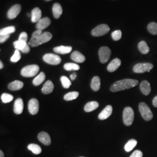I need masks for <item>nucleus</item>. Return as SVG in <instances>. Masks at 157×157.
I'll list each match as a JSON object with an SVG mask.
<instances>
[{
    "label": "nucleus",
    "instance_id": "1",
    "mask_svg": "<svg viewBox=\"0 0 157 157\" xmlns=\"http://www.w3.org/2000/svg\"><path fill=\"white\" fill-rule=\"evenodd\" d=\"M139 83L138 80L132 78H124L117 81L110 87L112 92H117L122 90H127L134 87Z\"/></svg>",
    "mask_w": 157,
    "mask_h": 157
},
{
    "label": "nucleus",
    "instance_id": "2",
    "mask_svg": "<svg viewBox=\"0 0 157 157\" xmlns=\"http://www.w3.org/2000/svg\"><path fill=\"white\" fill-rule=\"evenodd\" d=\"M52 34L48 32H45L37 37H32L30 41L29 42V45L32 46V47H38L44 43L48 42L52 39Z\"/></svg>",
    "mask_w": 157,
    "mask_h": 157
},
{
    "label": "nucleus",
    "instance_id": "3",
    "mask_svg": "<svg viewBox=\"0 0 157 157\" xmlns=\"http://www.w3.org/2000/svg\"><path fill=\"white\" fill-rule=\"evenodd\" d=\"M39 70V67L37 65H30L23 67L21 74L23 77L31 78L36 75Z\"/></svg>",
    "mask_w": 157,
    "mask_h": 157
},
{
    "label": "nucleus",
    "instance_id": "4",
    "mask_svg": "<svg viewBox=\"0 0 157 157\" xmlns=\"http://www.w3.org/2000/svg\"><path fill=\"white\" fill-rule=\"evenodd\" d=\"M139 111L141 117L146 121H150L153 118V113L150 107L145 102H140L139 105Z\"/></svg>",
    "mask_w": 157,
    "mask_h": 157
},
{
    "label": "nucleus",
    "instance_id": "5",
    "mask_svg": "<svg viewBox=\"0 0 157 157\" xmlns=\"http://www.w3.org/2000/svg\"><path fill=\"white\" fill-rule=\"evenodd\" d=\"M135 113L133 109L130 107H126L123 112V121L126 126H129L133 124Z\"/></svg>",
    "mask_w": 157,
    "mask_h": 157
},
{
    "label": "nucleus",
    "instance_id": "6",
    "mask_svg": "<svg viewBox=\"0 0 157 157\" xmlns=\"http://www.w3.org/2000/svg\"><path fill=\"white\" fill-rule=\"evenodd\" d=\"M154 67L151 63H139L136 64L133 68V72L136 73H143L146 72H150Z\"/></svg>",
    "mask_w": 157,
    "mask_h": 157
},
{
    "label": "nucleus",
    "instance_id": "7",
    "mask_svg": "<svg viewBox=\"0 0 157 157\" xmlns=\"http://www.w3.org/2000/svg\"><path fill=\"white\" fill-rule=\"evenodd\" d=\"M109 30L110 28L108 25L106 24H101L93 29L91 34L94 37H100L108 33Z\"/></svg>",
    "mask_w": 157,
    "mask_h": 157
},
{
    "label": "nucleus",
    "instance_id": "8",
    "mask_svg": "<svg viewBox=\"0 0 157 157\" xmlns=\"http://www.w3.org/2000/svg\"><path fill=\"white\" fill-rule=\"evenodd\" d=\"M111 54V51L108 47H102L98 51L100 61L102 63H105L108 61Z\"/></svg>",
    "mask_w": 157,
    "mask_h": 157
},
{
    "label": "nucleus",
    "instance_id": "9",
    "mask_svg": "<svg viewBox=\"0 0 157 157\" xmlns=\"http://www.w3.org/2000/svg\"><path fill=\"white\" fill-rule=\"evenodd\" d=\"M43 59L44 62L52 65H57L61 62L60 56L51 53L45 54L43 57Z\"/></svg>",
    "mask_w": 157,
    "mask_h": 157
},
{
    "label": "nucleus",
    "instance_id": "10",
    "mask_svg": "<svg viewBox=\"0 0 157 157\" xmlns=\"http://www.w3.org/2000/svg\"><path fill=\"white\" fill-rule=\"evenodd\" d=\"M28 109L29 113L33 115H36L39 110V102L36 98H32L29 101Z\"/></svg>",
    "mask_w": 157,
    "mask_h": 157
},
{
    "label": "nucleus",
    "instance_id": "11",
    "mask_svg": "<svg viewBox=\"0 0 157 157\" xmlns=\"http://www.w3.org/2000/svg\"><path fill=\"white\" fill-rule=\"evenodd\" d=\"M21 11V6L20 4H15L12 6L7 12V17L10 19H13Z\"/></svg>",
    "mask_w": 157,
    "mask_h": 157
},
{
    "label": "nucleus",
    "instance_id": "12",
    "mask_svg": "<svg viewBox=\"0 0 157 157\" xmlns=\"http://www.w3.org/2000/svg\"><path fill=\"white\" fill-rule=\"evenodd\" d=\"M51 24V20L50 18L45 17L41 18L38 22L36 23V28L37 30H44L48 27Z\"/></svg>",
    "mask_w": 157,
    "mask_h": 157
},
{
    "label": "nucleus",
    "instance_id": "13",
    "mask_svg": "<svg viewBox=\"0 0 157 157\" xmlns=\"http://www.w3.org/2000/svg\"><path fill=\"white\" fill-rule=\"evenodd\" d=\"M39 140L45 146H50L51 143L50 136L45 132H41L38 135Z\"/></svg>",
    "mask_w": 157,
    "mask_h": 157
},
{
    "label": "nucleus",
    "instance_id": "14",
    "mask_svg": "<svg viewBox=\"0 0 157 157\" xmlns=\"http://www.w3.org/2000/svg\"><path fill=\"white\" fill-rule=\"evenodd\" d=\"M121 65V61L119 58H115L109 63L107 67V70L109 72H113L117 71Z\"/></svg>",
    "mask_w": 157,
    "mask_h": 157
},
{
    "label": "nucleus",
    "instance_id": "15",
    "mask_svg": "<svg viewBox=\"0 0 157 157\" xmlns=\"http://www.w3.org/2000/svg\"><path fill=\"white\" fill-rule=\"evenodd\" d=\"M112 113V106L110 105H107L98 115V119L100 120L107 119V118H109L111 115Z\"/></svg>",
    "mask_w": 157,
    "mask_h": 157
},
{
    "label": "nucleus",
    "instance_id": "16",
    "mask_svg": "<svg viewBox=\"0 0 157 157\" xmlns=\"http://www.w3.org/2000/svg\"><path fill=\"white\" fill-rule=\"evenodd\" d=\"M41 11L39 8H34L31 12V21L33 23H37L41 19Z\"/></svg>",
    "mask_w": 157,
    "mask_h": 157
},
{
    "label": "nucleus",
    "instance_id": "17",
    "mask_svg": "<svg viewBox=\"0 0 157 157\" xmlns=\"http://www.w3.org/2000/svg\"><path fill=\"white\" fill-rule=\"evenodd\" d=\"M23 107H24V105H23L22 99L20 98L17 99L15 101L14 105H13V111L15 112V113H16L17 115L21 114L23 110Z\"/></svg>",
    "mask_w": 157,
    "mask_h": 157
},
{
    "label": "nucleus",
    "instance_id": "18",
    "mask_svg": "<svg viewBox=\"0 0 157 157\" xmlns=\"http://www.w3.org/2000/svg\"><path fill=\"white\" fill-rule=\"evenodd\" d=\"M72 50V47L71 46L61 45L54 48V51L59 54H67Z\"/></svg>",
    "mask_w": 157,
    "mask_h": 157
},
{
    "label": "nucleus",
    "instance_id": "19",
    "mask_svg": "<svg viewBox=\"0 0 157 157\" xmlns=\"http://www.w3.org/2000/svg\"><path fill=\"white\" fill-rule=\"evenodd\" d=\"M140 89L142 93L145 95H149L151 92V86L147 80H143L141 82Z\"/></svg>",
    "mask_w": 157,
    "mask_h": 157
},
{
    "label": "nucleus",
    "instance_id": "20",
    "mask_svg": "<svg viewBox=\"0 0 157 157\" xmlns=\"http://www.w3.org/2000/svg\"><path fill=\"white\" fill-rule=\"evenodd\" d=\"M71 59L77 63H83L85 61V56L78 51H75L71 54Z\"/></svg>",
    "mask_w": 157,
    "mask_h": 157
},
{
    "label": "nucleus",
    "instance_id": "21",
    "mask_svg": "<svg viewBox=\"0 0 157 157\" xmlns=\"http://www.w3.org/2000/svg\"><path fill=\"white\" fill-rule=\"evenodd\" d=\"M54 86L52 82L50 80H47L43 86L41 91L44 94H48L52 92L54 90Z\"/></svg>",
    "mask_w": 157,
    "mask_h": 157
},
{
    "label": "nucleus",
    "instance_id": "22",
    "mask_svg": "<svg viewBox=\"0 0 157 157\" xmlns=\"http://www.w3.org/2000/svg\"><path fill=\"white\" fill-rule=\"evenodd\" d=\"M23 87V83L19 80H15L12 82L8 86V89L12 91H16L22 89Z\"/></svg>",
    "mask_w": 157,
    "mask_h": 157
},
{
    "label": "nucleus",
    "instance_id": "23",
    "mask_svg": "<svg viewBox=\"0 0 157 157\" xmlns=\"http://www.w3.org/2000/svg\"><path fill=\"white\" fill-rule=\"evenodd\" d=\"M53 15L56 19H59L62 13V8L59 3H55L52 6Z\"/></svg>",
    "mask_w": 157,
    "mask_h": 157
},
{
    "label": "nucleus",
    "instance_id": "24",
    "mask_svg": "<svg viewBox=\"0 0 157 157\" xmlns=\"http://www.w3.org/2000/svg\"><path fill=\"white\" fill-rule=\"evenodd\" d=\"M101 86V81H100V78L95 76L93 77V78L91 80V89L94 91H97L100 90Z\"/></svg>",
    "mask_w": 157,
    "mask_h": 157
},
{
    "label": "nucleus",
    "instance_id": "25",
    "mask_svg": "<svg viewBox=\"0 0 157 157\" xmlns=\"http://www.w3.org/2000/svg\"><path fill=\"white\" fill-rule=\"evenodd\" d=\"M99 107V104L97 101H90L87 102L84 106V111L86 112H90L94 111Z\"/></svg>",
    "mask_w": 157,
    "mask_h": 157
},
{
    "label": "nucleus",
    "instance_id": "26",
    "mask_svg": "<svg viewBox=\"0 0 157 157\" xmlns=\"http://www.w3.org/2000/svg\"><path fill=\"white\" fill-rule=\"evenodd\" d=\"M138 49L140 51L141 54H147L150 51V48L144 41H141L138 44Z\"/></svg>",
    "mask_w": 157,
    "mask_h": 157
},
{
    "label": "nucleus",
    "instance_id": "27",
    "mask_svg": "<svg viewBox=\"0 0 157 157\" xmlns=\"http://www.w3.org/2000/svg\"><path fill=\"white\" fill-rule=\"evenodd\" d=\"M45 79V73L41 72L35 78H34L33 80V84L36 86H39L44 81Z\"/></svg>",
    "mask_w": 157,
    "mask_h": 157
},
{
    "label": "nucleus",
    "instance_id": "28",
    "mask_svg": "<svg viewBox=\"0 0 157 157\" xmlns=\"http://www.w3.org/2000/svg\"><path fill=\"white\" fill-rule=\"evenodd\" d=\"M137 144V141L135 139H131L128 141L124 146V150L128 152L131 151Z\"/></svg>",
    "mask_w": 157,
    "mask_h": 157
},
{
    "label": "nucleus",
    "instance_id": "29",
    "mask_svg": "<svg viewBox=\"0 0 157 157\" xmlns=\"http://www.w3.org/2000/svg\"><path fill=\"white\" fill-rule=\"evenodd\" d=\"M28 148L36 155L40 154L41 152V148L36 144H30L28 146Z\"/></svg>",
    "mask_w": 157,
    "mask_h": 157
},
{
    "label": "nucleus",
    "instance_id": "30",
    "mask_svg": "<svg viewBox=\"0 0 157 157\" xmlns=\"http://www.w3.org/2000/svg\"><path fill=\"white\" fill-rule=\"evenodd\" d=\"M78 94H79V93L78 91L69 92L64 95L63 98L66 101H72V100L76 99L78 97Z\"/></svg>",
    "mask_w": 157,
    "mask_h": 157
},
{
    "label": "nucleus",
    "instance_id": "31",
    "mask_svg": "<svg viewBox=\"0 0 157 157\" xmlns=\"http://www.w3.org/2000/svg\"><path fill=\"white\" fill-rule=\"evenodd\" d=\"M63 68L67 71H78L80 69V67L77 63H67L64 65Z\"/></svg>",
    "mask_w": 157,
    "mask_h": 157
},
{
    "label": "nucleus",
    "instance_id": "32",
    "mask_svg": "<svg viewBox=\"0 0 157 157\" xmlns=\"http://www.w3.org/2000/svg\"><path fill=\"white\" fill-rule=\"evenodd\" d=\"M147 30L152 35H157V23H150L147 26Z\"/></svg>",
    "mask_w": 157,
    "mask_h": 157
},
{
    "label": "nucleus",
    "instance_id": "33",
    "mask_svg": "<svg viewBox=\"0 0 157 157\" xmlns=\"http://www.w3.org/2000/svg\"><path fill=\"white\" fill-rule=\"evenodd\" d=\"M15 32V28L13 26L6 27L5 28L2 29L0 30V35H8L13 33Z\"/></svg>",
    "mask_w": 157,
    "mask_h": 157
},
{
    "label": "nucleus",
    "instance_id": "34",
    "mask_svg": "<svg viewBox=\"0 0 157 157\" xmlns=\"http://www.w3.org/2000/svg\"><path fill=\"white\" fill-rule=\"evenodd\" d=\"M27 44V42L21 41V40H17L13 42V46L16 50L19 51H22L25 48V47Z\"/></svg>",
    "mask_w": 157,
    "mask_h": 157
},
{
    "label": "nucleus",
    "instance_id": "35",
    "mask_svg": "<svg viewBox=\"0 0 157 157\" xmlns=\"http://www.w3.org/2000/svg\"><path fill=\"white\" fill-rule=\"evenodd\" d=\"M61 82L62 83V86L63 87V88L65 89H68L70 87V86H71V80L67 78V76H62L61 77Z\"/></svg>",
    "mask_w": 157,
    "mask_h": 157
},
{
    "label": "nucleus",
    "instance_id": "36",
    "mask_svg": "<svg viewBox=\"0 0 157 157\" xmlns=\"http://www.w3.org/2000/svg\"><path fill=\"white\" fill-rule=\"evenodd\" d=\"M1 98L4 103H8L13 100V96L8 93H3L1 96Z\"/></svg>",
    "mask_w": 157,
    "mask_h": 157
},
{
    "label": "nucleus",
    "instance_id": "37",
    "mask_svg": "<svg viewBox=\"0 0 157 157\" xmlns=\"http://www.w3.org/2000/svg\"><path fill=\"white\" fill-rule=\"evenodd\" d=\"M112 39L114 41H118L122 37V32L120 30H117L112 32L111 34Z\"/></svg>",
    "mask_w": 157,
    "mask_h": 157
},
{
    "label": "nucleus",
    "instance_id": "38",
    "mask_svg": "<svg viewBox=\"0 0 157 157\" xmlns=\"http://www.w3.org/2000/svg\"><path fill=\"white\" fill-rule=\"evenodd\" d=\"M21 55L19 51L16 50L15 51L13 55L11 58V61L12 62H17L21 59Z\"/></svg>",
    "mask_w": 157,
    "mask_h": 157
},
{
    "label": "nucleus",
    "instance_id": "39",
    "mask_svg": "<svg viewBox=\"0 0 157 157\" xmlns=\"http://www.w3.org/2000/svg\"><path fill=\"white\" fill-rule=\"evenodd\" d=\"M28 38V34L26 33V32H22L19 35V39L18 40H21V41H25V42H27Z\"/></svg>",
    "mask_w": 157,
    "mask_h": 157
},
{
    "label": "nucleus",
    "instance_id": "40",
    "mask_svg": "<svg viewBox=\"0 0 157 157\" xmlns=\"http://www.w3.org/2000/svg\"><path fill=\"white\" fill-rule=\"evenodd\" d=\"M143 152L140 150H136L133 152L129 157H143Z\"/></svg>",
    "mask_w": 157,
    "mask_h": 157
},
{
    "label": "nucleus",
    "instance_id": "41",
    "mask_svg": "<svg viewBox=\"0 0 157 157\" xmlns=\"http://www.w3.org/2000/svg\"><path fill=\"white\" fill-rule=\"evenodd\" d=\"M10 34L8 35H0V43H3L10 38Z\"/></svg>",
    "mask_w": 157,
    "mask_h": 157
},
{
    "label": "nucleus",
    "instance_id": "42",
    "mask_svg": "<svg viewBox=\"0 0 157 157\" xmlns=\"http://www.w3.org/2000/svg\"><path fill=\"white\" fill-rule=\"evenodd\" d=\"M43 32L41 30H37L35 32H34L33 34H32V37H37L40 36V35H41L43 34Z\"/></svg>",
    "mask_w": 157,
    "mask_h": 157
},
{
    "label": "nucleus",
    "instance_id": "43",
    "mask_svg": "<svg viewBox=\"0 0 157 157\" xmlns=\"http://www.w3.org/2000/svg\"><path fill=\"white\" fill-rule=\"evenodd\" d=\"M30 47H29V44H26V45L25 47V48L23 49L21 51L23 53H25V54H27L29 53L30 52Z\"/></svg>",
    "mask_w": 157,
    "mask_h": 157
},
{
    "label": "nucleus",
    "instance_id": "44",
    "mask_svg": "<svg viewBox=\"0 0 157 157\" xmlns=\"http://www.w3.org/2000/svg\"><path fill=\"white\" fill-rule=\"evenodd\" d=\"M152 104H153L154 107L157 108V95L154 98V99L152 100Z\"/></svg>",
    "mask_w": 157,
    "mask_h": 157
},
{
    "label": "nucleus",
    "instance_id": "45",
    "mask_svg": "<svg viewBox=\"0 0 157 157\" xmlns=\"http://www.w3.org/2000/svg\"><path fill=\"white\" fill-rule=\"evenodd\" d=\"M76 76H77V75H76V73H73V74H72V75H71L70 78H71V79L72 80H75V79L76 78Z\"/></svg>",
    "mask_w": 157,
    "mask_h": 157
},
{
    "label": "nucleus",
    "instance_id": "46",
    "mask_svg": "<svg viewBox=\"0 0 157 157\" xmlns=\"http://www.w3.org/2000/svg\"><path fill=\"white\" fill-rule=\"evenodd\" d=\"M0 157H4V152H2V150H1V151H0Z\"/></svg>",
    "mask_w": 157,
    "mask_h": 157
},
{
    "label": "nucleus",
    "instance_id": "47",
    "mask_svg": "<svg viewBox=\"0 0 157 157\" xmlns=\"http://www.w3.org/2000/svg\"><path fill=\"white\" fill-rule=\"evenodd\" d=\"M4 67V65H3V63L2 61H0V69H2Z\"/></svg>",
    "mask_w": 157,
    "mask_h": 157
},
{
    "label": "nucleus",
    "instance_id": "48",
    "mask_svg": "<svg viewBox=\"0 0 157 157\" xmlns=\"http://www.w3.org/2000/svg\"><path fill=\"white\" fill-rule=\"evenodd\" d=\"M28 15L29 17H30V15L29 13H28Z\"/></svg>",
    "mask_w": 157,
    "mask_h": 157
},
{
    "label": "nucleus",
    "instance_id": "49",
    "mask_svg": "<svg viewBox=\"0 0 157 157\" xmlns=\"http://www.w3.org/2000/svg\"><path fill=\"white\" fill-rule=\"evenodd\" d=\"M46 1H51V0H45Z\"/></svg>",
    "mask_w": 157,
    "mask_h": 157
},
{
    "label": "nucleus",
    "instance_id": "50",
    "mask_svg": "<svg viewBox=\"0 0 157 157\" xmlns=\"http://www.w3.org/2000/svg\"></svg>",
    "mask_w": 157,
    "mask_h": 157
}]
</instances>
